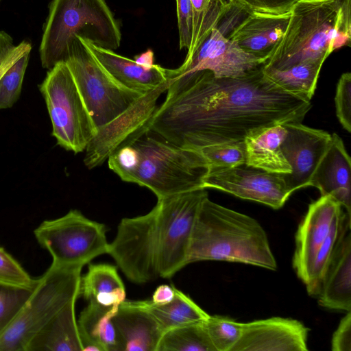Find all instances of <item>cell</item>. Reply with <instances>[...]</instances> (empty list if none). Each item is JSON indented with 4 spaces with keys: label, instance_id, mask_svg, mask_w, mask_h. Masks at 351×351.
<instances>
[{
    "label": "cell",
    "instance_id": "cell-1",
    "mask_svg": "<svg viewBox=\"0 0 351 351\" xmlns=\"http://www.w3.org/2000/svg\"><path fill=\"white\" fill-rule=\"evenodd\" d=\"M263 65L237 77H215L208 71L170 77L149 130L176 145L199 151L243 141L262 126L302 123L311 101L279 88L265 77Z\"/></svg>",
    "mask_w": 351,
    "mask_h": 351
},
{
    "label": "cell",
    "instance_id": "cell-2",
    "mask_svg": "<svg viewBox=\"0 0 351 351\" xmlns=\"http://www.w3.org/2000/svg\"><path fill=\"white\" fill-rule=\"evenodd\" d=\"M208 196L202 188L158 199L149 213L123 218L108 254L132 282L171 278L188 265L194 221Z\"/></svg>",
    "mask_w": 351,
    "mask_h": 351
},
{
    "label": "cell",
    "instance_id": "cell-3",
    "mask_svg": "<svg viewBox=\"0 0 351 351\" xmlns=\"http://www.w3.org/2000/svg\"><path fill=\"white\" fill-rule=\"evenodd\" d=\"M350 43L351 0H299L264 65L283 69L307 62L324 64Z\"/></svg>",
    "mask_w": 351,
    "mask_h": 351
},
{
    "label": "cell",
    "instance_id": "cell-4",
    "mask_svg": "<svg viewBox=\"0 0 351 351\" xmlns=\"http://www.w3.org/2000/svg\"><path fill=\"white\" fill-rule=\"evenodd\" d=\"M222 261L277 269L267 234L254 218L211 201L202 202L192 229L188 265Z\"/></svg>",
    "mask_w": 351,
    "mask_h": 351
},
{
    "label": "cell",
    "instance_id": "cell-5",
    "mask_svg": "<svg viewBox=\"0 0 351 351\" xmlns=\"http://www.w3.org/2000/svg\"><path fill=\"white\" fill-rule=\"evenodd\" d=\"M39 47L48 70L68 59L76 36L114 51L120 47L119 25L105 0H51Z\"/></svg>",
    "mask_w": 351,
    "mask_h": 351
},
{
    "label": "cell",
    "instance_id": "cell-6",
    "mask_svg": "<svg viewBox=\"0 0 351 351\" xmlns=\"http://www.w3.org/2000/svg\"><path fill=\"white\" fill-rule=\"evenodd\" d=\"M130 145L138 162L128 182L147 187L158 199L204 188L208 166L199 151L176 145L151 130Z\"/></svg>",
    "mask_w": 351,
    "mask_h": 351
},
{
    "label": "cell",
    "instance_id": "cell-7",
    "mask_svg": "<svg viewBox=\"0 0 351 351\" xmlns=\"http://www.w3.org/2000/svg\"><path fill=\"white\" fill-rule=\"evenodd\" d=\"M82 269L51 265L0 334V351H25L34 337L69 302L77 299Z\"/></svg>",
    "mask_w": 351,
    "mask_h": 351
},
{
    "label": "cell",
    "instance_id": "cell-8",
    "mask_svg": "<svg viewBox=\"0 0 351 351\" xmlns=\"http://www.w3.org/2000/svg\"><path fill=\"white\" fill-rule=\"evenodd\" d=\"M39 89L57 144L75 154L85 151L97 128L66 63L59 62L49 69Z\"/></svg>",
    "mask_w": 351,
    "mask_h": 351
},
{
    "label": "cell",
    "instance_id": "cell-9",
    "mask_svg": "<svg viewBox=\"0 0 351 351\" xmlns=\"http://www.w3.org/2000/svg\"><path fill=\"white\" fill-rule=\"evenodd\" d=\"M97 130L131 108L143 95L123 86L97 61L79 36L65 62Z\"/></svg>",
    "mask_w": 351,
    "mask_h": 351
},
{
    "label": "cell",
    "instance_id": "cell-10",
    "mask_svg": "<svg viewBox=\"0 0 351 351\" xmlns=\"http://www.w3.org/2000/svg\"><path fill=\"white\" fill-rule=\"evenodd\" d=\"M39 245L52 257L53 265L82 268L95 258L108 254L104 224L88 219L80 210L43 221L34 230Z\"/></svg>",
    "mask_w": 351,
    "mask_h": 351
},
{
    "label": "cell",
    "instance_id": "cell-11",
    "mask_svg": "<svg viewBox=\"0 0 351 351\" xmlns=\"http://www.w3.org/2000/svg\"><path fill=\"white\" fill-rule=\"evenodd\" d=\"M169 84V82L165 83L146 93L128 110L97 130L96 136L85 149L84 162L88 169L101 165L111 154L130 145L149 130L157 100L167 90Z\"/></svg>",
    "mask_w": 351,
    "mask_h": 351
},
{
    "label": "cell",
    "instance_id": "cell-12",
    "mask_svg": "<svg viewBox=\"0 0 351 351\" xmlns=\"http://www.w3.org/2000/svg\"><path fill=\"white\" fill-rule=\"evenodd\" d=\"M203 187L221 191L274 209L282 208L292 194L282 174L267 172L245 164L208 171L204 178Z\"/></svg>",
    "mask_w": 351,
    "mask_h": 351
},
{
    "label": "cell",
    "instance_id": "cell-13",
    "mask_svg": "<svg viewBox=\"0 0 351 351\" xmlns=\"http://www.w3.org/2000/svg\"><path fill=\"white\" fill-rule=\"evenodd\" d=\"M267 59L244 51L219 27H215L189 59L169 72L170 77L208 71L215 77H237L264 64Z\"/></svg>",
    "mask_w": 351,
    "mask_h": 351
},
{
    "label": "cell",
    "instance_id": "cell-14",
    "mask_svg": "<svg viewBox=\"0 0 351 351\" xmlns=\"http://www.w3.org/2000/svg\"><path fill=\"white\" fill-rule=\"evenodd\" d=\"M283 125L287 132L280 147L291 166V172L282 176L293 193L310 186L311 177L329 145L331 134L302 123Z\"/></svg>",
    "mask_w": 351,
    "mask_h": 351
},
{
    "label": "cell",
    "instance_id": "cell-15",
    "mask_svg": "<svg viewBox=\"0 0 351 351\" xmlns=\"http://www.w3.org/2000/svg\"><path fill=\"white\" fill-rule=\"evenodd\" d=\"M346 210L329 195L311 202L295 233L292 259L298 277L304 283L315 256L328 237L336 219Z\"/></svg>",
    "mask_w": 351,
    "mask_h": 351
},
{
    "label": "cell",
    "instance_id": "cell-16",
    "mask_svg": "<svg viewBox=\"0 0 351 351\" xmlns=\"http://www.w3.org/2000/svg\"><path fill=\"white\" fill-rule=\"evenodd\" d=\"M308 331L301 322L280 317L242 323L232 351H306Z\"/></svg>",
    "mask_w": 351,
    "mask_h": 351
},
{
    "label": "cell",
    "instance_id": "cell-17",
    "mask_svg": "<svg viewBox=\"0 0 351 351\" xmlns=\"http://www.w3.org/2000/svg\"><path fill=\"white\" fill-rule=\"evenodd\" d=\"M351 163L344 143L336 133L316 167L310 186L319 189L321 196L329 195L351 215Z\"/></svg>",
    "mask_w": 351,
    "mask_h": 351
},
{
    "label": "cell",
    "instance_id": "cell-18",
    "mask_svg": "<svg viewBox=\"0 0 351 351\" xmlns=\"http://www.w3.org/2000/svg\"><path fill=\"white\" fill-rule=\"evenodd\" d=\"M122 351H157L164 329L139 301H123L112 317Z\"/></svg>",
    "mask_w": 351,
    "mask_h": 351
},
{
    "label": "cell",
    "instance_id": "cell-19",
    "mask_svg": "<svg viewBox=\"0 0 351 351\" xmlns=\"http://www.w3.org/2000/svg\"><path fill=\"white\" fill-rule=\"evenodd\" d=\"M80 38L102 66L128 88L146 93L171 81L168 69L155 64L151 68L143 67L134 60L118 54L113 50L96 46Z\"/></svg>",
    "mask_w": 351,
    "mask_h": 351
},
{
    "label": "cell",
    "instance_id": "cell-20",
    "mask_svg": "<svg viewBox=\"0 0 351 351\" xmlns=\"http://www.w3.org/2000/svg\"><path fill=\"white\" fill-rule=\"evenodd\" d=\"M287 132L286 128L280 123L250 131L243 140L245 165L274 173H291V166L280 147Z\"/></svg>",
    "mask_w": 351,
    "mask_h": 351
},
{
    "label": "cell",
    "instance_id": "cell-21",
    "mask_svg": "<svg viewBox=\"0 0 351 351\" xmlns=\"http://www.w3.org/2000/svg\"><path fill=\"white\" fill-rule=\"evenodd\" d=\"M320 306L346 312L351 310V234L343 239L317 295Z\"/></svg>",
    "mask_w": 351,
    "mask_h": 351
},
{
    "label": "cell",
    "instance_id": "cell-22",
    "mask_svg": "<svg viewBox=\"0 0 351 351\" xmlns=\"http://www.w3.org/2000/svg\"><path fill=\"white\" fill-rule=\"evenodd\" d=\"M289 15L256 16L247 14L233 28L228 38L248 53L269 58L272 47L284 34Z\"/></svg>",
    "mask_w": 351,
    "mask_h": 351
},
{
    "label": "cell",
    "instance_id": "cell-23",
    "mask_svg": "<svg viewBox=\"0 0 351 351\" xmlns=\"http://www.w3.org/2000/svg\"><path fill=\"white\" fill-rule=\"evenodd\" d=\"M76 300L69 302L34 337L25 351H83Z\"/></svg>",
    "mask_w": 351,
    "mask_h": 351
},
{
    "label": "cell",
    "instance_id": "cell-24",
    "mask_svg": "<svg viewBox=\"0 0 351 351\" xmlns=\"http://www.w3.org/2000/svg\"><path fill=\"white\" fill-rule=\"evenodd\" d=\"M119 307L88 303L83 309L77 320L83 351H122L112 322Z\"/></svg>",
    "mask_w": 351,
    "mask_h": 351
},
{
    "label": "cell",
    "instance_id": "cell-25",
    "mask_svg": "<svg viewBox=\"0 0 351 351\" xmlns=\"http://www.w3.org/2000/svg\"><path fill=\"white\" fill-rule=\"evenodd\" d=\"M80 295L88 303L119 307L125 300L126 291L117 267L106 263L89 264L81 277Z\"/></svg>",
    "mask_w": 351,
    "mask_h": 351
},
{
    "label": "cell",
    "instance_id": "cell-26",
    "mask_svg": "<svg viewBox=\"0 0 351 351\" xmlns=\"http://www.w3.org/2000/svg\"><path fill=\"white\" fill-rule=\"evenodd\" d=\"M161 325L167 330L192 324L205 322L210 315L189 295L175 287L173 300L165 304H156L150 300H140Z\"/></svg>",
    "mask_w": 351,
    "mask_h": 351
},
{
    "label": "cell",
    "instance_id": "cell-27",
    "mask_svg": "<svg viewBox=\"0 0 351 351\" xmlns=\"http://www.w3.org/2000/svg\"><path fill=\"white\" fill-rule=\"evenodd\" d=\"M322 65L321 62H307L277 69L263 64V71L269 81L283 91L311 101Z\"/></svg>",
    "mask_w": 351,
    "mask_h": 351
},
{
    "label": "cell",
    "instance_id": "cell-28",
    "mask_svg": "<svg viewBox=\"0 0 351 351\" xmlns=\"http://www.w3.org/2000/svg\"><path fill=\"white\" fill-rule=\"evenodd\" d=\"M350 228L351 215L345 210L336 219L315 256L308 276L304 283L310 295H317L323 278Z\"/></svg>",
    "mask_w": 351,
    "mask_h": 351
},
{
    "label": "cell",
    "instance_id": "cell-29",
    "mask_svg": "<svg viewBox=\"0 0 351 351\" xmlns=\"http://www.w3.org/2000/svg\"><path fill=\"white\" fill-rule=\"evenodd\" d=\"M193 37L185 60L189 59L207 39L211 31L229 12L232 5L226 0H191Z\"/></svg>",
    "mask_w": 351,
    "mask_h": 351
},
{
    "label": "cell",
    "instance_id": "cell-30",
    "mask_svg": "<svg viewBox=\"0 0 351 351\" xmlns=\"http://www.w3.org/2000/svg\"><path fill=\"white\" fill-rule=\"evenodd\" d=\"M157 351H215L209 338L206 322L166 330Z\"/></svg>",
    "mask_w": 351,
    "mask_h": 351
},
{
    "label": "cell",
    "instance_id": "cell-31",
    "mask_svg": "<svg viewBox=\"0 0 351 351\" xmlns=\"http://www.w3.org/2000/svg\"><path fill=\"white\" fill-rule=\"evenodd\" d=\"M208 172L233 168L245 164L243 141L215 144L202 148Z\"/></svg>",
    "mask_w": 351,
    "mask_h": 351
},
{
    "label": "cell",
    "instance_id": "cell-32",
    "mask_svg": "<svg viewBox=\"0 0 351 351\" xmlns=\"http://www.w3.org/2000/svg\"><path fill=\"white\" fill-rule=\"evenodd\" d=\"M206 326L215 351H232L241 335L242 323L226 316L210 315Z\"/></svg>",
    "mask_w": 351,
    "mask_h": 351
},
{
    "label": "cell",
    "instance_id": "cell-33",
    "mask_svg": "<svg viewBox=\"0 0 351 351\" xmlns=\"http://www.w3.org/2000/svg\"><path fill=\"white\" fill-rule=\"evenodd\" d=\"M30 51L20 57L0 79V110L12 107L18 100L22 88Z\"/></svg>",
    "mask_w": 351,
    "mask_h": 351
},
{
    "label": "cell",
    "instance_id": "cell-34",
    "mask_svg": "<svg viewBox=\"0 0 351 351\" xmlns=\"http://www.w3.org/2000/svg\"><path fill=\"white\" fill-rule=\"evenodd\" d=\"M299 0H229L241 12L256 16H282L290 14Z\"/></svg>",
    "mask_w": 351,
    "mask_h": 351
},
{
    "label": "cell",
    "instance_id": "cell-35",
    "mask_svg": "<svg viewBox=\"0 0 351 351\" xmlns=\"http://www.w3.org/2000/svg\"><path fill=\"white\" fill-rule=\"evenodd\" d=\"M33 279L10 254L0 247V285L21 289H33Z\"/></svg>",
    "mask_w": 351,
    "mask_h": 351
},
{
    "label": "cell",
    "instance_id": "cell-36",
    "mask_svg": "<svg viewBox=\"0 0 351 351\" xmlns=\"http://www.w3.org/2000/svg\"><path fill=\"white\" fill-rule=\"evenodd\" d=\"M34 288L27 289L0 285V334L14 318Z\"/></svg>",
    "mask_w": 351,
    "mask_h": 351
},
{
    "label": "cell",
    "instance_id": "cell-37",
    "mask_svg": "<svg viewBox=\"0 0 351 351\" xmlns=\"http://www.w3.org/2000/svg\"><path fill=\"white\" fill-rule=\"evenodd\" d=\"M336 115L342 127L351 132V73H343L337 84L335 97Z\"/></svg>",
    "mask_w": 351,
    "mask_h": 351
},
{
    "label": "cell",
    "instance_id": "cell-38",
    "mask_svg": "<svg viewBox=\"0 0 351 351\" xmlns=\"http://www.w3.org/2000/svg\"><path fill=\"white\" fill-rule=\"evenodd\" d=\"M32 48L31 43L23 40L14 45L13 39L10 34L4 31L0 32V79L4 73L20 57Z\"/></svg>",
    "mask_w": 351,
    "mask_h": 351
},
{
    "label": "cell",
    "instance_id": "cell-39",
    "mask_svg": "<svg viewBox=\"0 0 351 351\" xmlns=\"http://www.w3.org/2000/svg\"><path fill=\"white\" fill-rule=\"evenodd\" d=\"M180 49L190 48L193 37V11L191 0H176Z\"/></svg>",
    "mask_w": 351,
    "mask_h": 351
},
{
    "label": "cell",
    "instance_id": "cell-40",
    "mask_svg": "<svg viewBox=\"0 0 351 351\" xmlns=\"http://www.w3.org/2000/svg\"><path fill=\"white\" fill-rule=\"evenodd\" d=\"M346 313L333 333L331 341L333 351H351V313Z\"/></svg>",
    "mask_w": 351,
    "mask_h": 351
},
{
    "label": "cell",
    "instance_id": "cell-41",
    "mask_svg": "<svg viewBox=\"0 0 351 351\" xmlns=\"http://www.w3.org/2000/svg\"><path fill=\"white\" fill-rule=\"evenodd\" d=\"M175 286L160 285L154 291L152 301L156 304H165L171 302L175 295Z\"/></svg>",
    "mask_w": 351,
    "mask_h": 351
},
{
    "label": "cell",
    "instance_id": "cell-42",
    "mask_svg": "<svg viewBox=\"0 0 351 351\" xmlns=\"http://www.w3.org/2000/svg\"><path fill=\"white\" fill-rule=\"evenodd\" d=\"M134 60L141 66L145 68H151L154 66V52L148 49L144 53L134 56Z\"/></svg>",
    "mask_w": 351,
    "mask_h": 351
},
{
    "label": "cell",
    "instance_id": "cell-43",
    "mask_svg": "<svg viewBox=\"0 0 351 351\" xmlns=\"http://www.w3.org/2000/svg\"><path fill=\"white\" fill-rule=\"evenodd\" d=\"M1 0H0V3H1Z\"/></svg>",
    "mask_w": 351,
    "mask_h": 351
}]
</instances>
